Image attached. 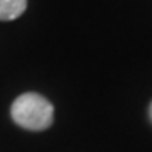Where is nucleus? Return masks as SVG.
<instances>
[{
  "mask_svg": "<svg viewBox=\"0 0 152 152\" xmlns=\"http://www.w3.org/2000/svg\"><path fill=\"white\" fill-rule=\"evenodd\" d=\"M27 7V0H0V20H14Z\"/></svg>",
  "mask_w": 152,
  "mask_h": 152,
  "instance_id": "obj_2",
  "label": "nucleus"
},
{
  "mask_svg": "<svg viewBox=\"0 0 152 152\" xmlns=\"http://www.w3.org/2000/svg\"><path fill=\"white\" fill-rule=\"evenodd\" d=\"M12 118L27 130H46L53 124L54 108L49 100L37 93H24L12 103Z\"/></svg>",
  "mask_w": 152,
  "mask_h": 152,
  "instance_id": "obj_1",
  "label": "nucleus"
},
{
  "mask_svg": "<svg viewBox=\"0 0 152 152\" xmlns=\"http://www.w3.org/2000/svg\"><path fill=\"white\" fill-rule=\"evenodd\" d=\"M149 115H151V120H152V103H151V108H149Z\"/></svg>",
  "mask_w": 152,
  "mask_h": 152,
  "instance_id": "obj_3",
  "label": "nucleus"
}]
</instances>
